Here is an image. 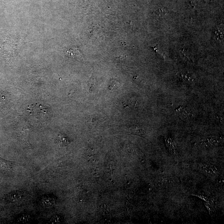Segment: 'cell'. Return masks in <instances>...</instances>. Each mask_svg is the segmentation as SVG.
Returning a JSON list of instances; mask_svg holds the SVG:
<instances>
[{"label":"cell","instance_id":"cell-1","mask_svg":"<svg viewBox=\"0 0 224 224\" xmlns=\"http://www.w3.org/2000/svg\"><path fill=\"white\" fill-rule=\"evenodd\" d=\"M23 193L19 191L12 192L8 194L4 197L5 201L12 203H16L21 201L23 198Z\"/></svg>","mask_w":224,"mask_h":224},{"label":"cell","instance_id":"cell-2","mask_svg":"<svg viewBox=\"0 0 224 224\" xmlns=\"http://www.w3.org/2000/svg\"><path fill=\"white\" fill-rule=\"evenodd\" d=\"M176 114L181 119L184 120H189L191 117V113L190 109L182 106H179L176 110Z\"/></svg>","mask_w":224,"mask_h":224},{"label":"cell","instance_id":"cell-3","mask_svg":"<svg viewBox=\"0 0 224 224\" xmlns=\"http://www.w3.org/2000/svg\"><path fill=\"white\" fill-rule=\"evenodd\" d=\"M69 139L63 134L58 135L55 139V143L59 147H64L68 146L70 143Z\"/></svg>","mask_w":224,"mask_h":224},{"label":"cell","instance_id":"cell-4","mask_svg":"<svg viewBox=\"0 0 224 224\" xmlns=\"http://www.w3.org/2000/svg\"><path fill=\"white\" fill-rule=\"evenodd\" d=\"M201 167L206 173H208L209 174L213 175L217 174V169L213 165L203 164L201 165Z\"/></svg>","mask_w":224,"mask_h":224},{"label":"cell","instance_id":"cell-5","mask_svg":"<svg viewBox=\"0 0 224 224\" xmlns=\"http://www.w3.org/2000/svg\"><path fill=\"white\" fill-rule=\"evenodd\" d=\"M165 139L167 148L169 151L170 153L172 155H176V147L173 143L171 139L169 137H165Z\"/></svg>","mask_w":224,"mask_h":224},{"label":"cell","instance_id":"cell-6","mask_svg":"<svg viewBox=\"0 0 224 224\" xmlns=\"http://www.w3.org/2000/svg\"><path fill=\"white\" fill-rule=\"evenodd\" d=\"M13 164L11 162L0 158V168L8 169L12 168Z\"/></svg>","mask_w":224,"mask_h":224},{"label":"cell","instance_id":"cell-7","mask_svg":"<svg viewBox=\"0 0 224 224\" xmlns=\"http://www.w3.org/2000/svg\"><path fill=\"white\" fill-rule=\"evenodd\" d=\"M55 202V198L50 196H45L42 200V202L43 203L45 206H48L53 205Z\"/></svg>","mask_w":224,"mask_h":224},{"label":"cell","instance_id":"cell-8","mask_svg":"<svg viewBox=\"0 0 224 224\" xmlns=\"http://www.w3.org/2000/svg\"><path fill=\"white\" fill-rule=\"evenodd\" d=\"M64 217L61 215H55L50 219V222L53 223H59L62 222Z\"/></svg>","mask_w":224,"mask_h":224},{"label":"cell","instance_id":"cell-9","mask_svg":"<svg viewBox=\"0 0 224 224\" xmlns=\"http://www.w3.org/2000/svg\"><path fill=\"white\" fill-rule=\"evenodd\" d=\"M208 142L212 146H218L221 142V139L219 137H212L208 139Z\"/></svg>","mask_w":224,"mask_h":224},{"label":"cell","instance_id":"cell-10","mask_svg":"<svg viewBox=\"0 0 224 224\" xmlns=\"http://www.w3.org/2000/svg\"><path fill=\"white\" fill-rule=\"evenodd\" d=\"M179 77L180 78L183 82L186 83V84H188V83L189 84L193 81L192 78L188 74H181L179 75Z\"/></svg>","mask_w":224,"mask_h":224},{"label":"cell","instance_id":"cell-11","mask_svg":"<svg viewBox=\"0 0 224 224\" xmlns=\"http://www.w3.org/2000/svg\"><path fill=\"white\" fill-rule=\"evenodd\" d=\"M155 13H156V15L158 17H164L167 15V11L165 8H158V10L156 11Z\"/></svg>","mask_w":224,"mask_h":224},{"label":"cell","instance_id":"cell-12","mask_svg":"<svg viewBox=\"0 0 224 224\" xmlns=\"http://www.w3.org/2000/svg\"><path fill=\"white\" fill-rule=\"evenodd\" d=\"M28 219H29L28 216H22L21 217H20L19 218V220H20V222H22L23 223H24L27 221H28Z\"/></svg>","mask_w":224,"mask_h":224},{"label":"cell","instance_id":"cell-13","mask_svg":"<svg viewBox=\"0 0 224 224\" xmlns=\"http://www.w3.org/2000/svg\"><path fill=\"white\" fill-rule=\"evenodd\" d=\"M194 195V196H197V197H199V198H201V199L203 200H205V201L206 202H208L209 201V200H208V198H206V197H205V196H202V195Z\"/></svg>","mask_w":224,"mask_h":224}]
</instances>
